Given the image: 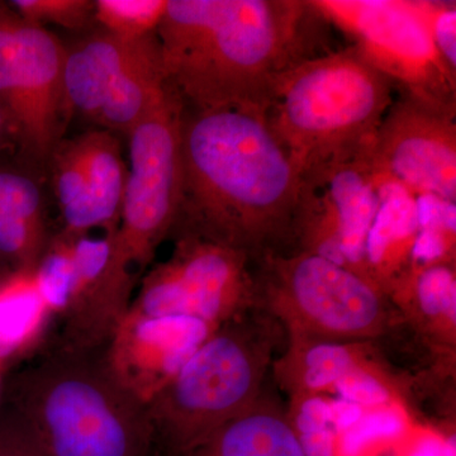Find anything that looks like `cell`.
Segmentation results:
<instances>
[{"mask_svg":"<svg viewBox=\"0 0 456 456\" xmlns=\"http://www.w3.org/2000/svg\"><path fill=\"white\" fill-rule=\"evenodd\" d=\"M387 294L431 346L455 349V261L413 263L393 281Z\"/></svg>","mask_w":456,"mask_h":456,"instance_id":"cell-17","label":"cell"},{"mask_svg":"<svg viewBox=\"0 0 456 456\" xmlns=\"http://www.w3.org/2000/svg\"><path fill=\"white\" fill-rule=\"evenodd\" d=\"M216 330L193 318L149 316L130 307L104 347V362L147 407Z\"/></svg>","mask_w":456,"mask_h":456,"instance_id":"cell-14","label":"cell"},{"mask_svg":"<svg viewBox=\"0 0 456 456\" xmlns=\"http://www.w3.org/2000/svg\"><path fill=\"white\" fill-rule=\"evenodd\" d=\"M284 338L259 308L213 331L147 406L151 454L185 456L248 410L268 384Z\"/></svg>","mask_w":456,"mask_h":456,"instance_id":"cell-5","label":"cell"},{"mask_svg":"<svg viewBox=\"0 0 456 456\" xmlns=\"http://www.w3.org/2000/svg\"><path fill=\"white\" fill-rule=\"evenodd\" d=\"M182 197L171 236L194 235L251 263L292 254L301 173L263 112L184 110Z\"/></svg>","mask_w":456,"mask_h":456,"instance_id":"cell-1","label":"cell"},{"mask_svg":"<svg viewBox=\"0 0 456 456\" xmlns=\"http://www.w3.org/2000/svg\"><path fill=\"white\" fill-rule=\"evenodd\" d=\"M65 46L46 28L0 3V103L29 165L46 167L71 114L64 90Z\"/></svg>","mask_w":456,"mask_h":456,"instance_id":"cell-8","label":"cell"},{"mask_svg":"<svg viewBox=\"0 0 456 456\" xmlns=\"http://www.w3.org/2000/svg\"><path fill=\"white\" fill-rule=\"evenodd\" d=\"M86 143L88 187L77 236L94 228L116 232L121 220L128 167L123 160L121 142L107 130L83 134Z\"/></svg>","mask_w":456,"mask_h":456,"instance_id":"cell-19","label":"cell"},{"mask_svg":"<svg viewBox=\"0 0 456 456\" xmlns=\"http://www.w3.org/2000/svg\"><path fill=\"white\" fill-rule=\"evenodd\" d=\"M117 232V231H116ZM116 232L73 239L74 283L57 346L104 350L134 299L136 272L117 248Z\"/></svg>","mask_w":456,"mask_h":456,"instance_id":"cell-13","label":"cell"},{"mask_svg":"<svg viewBox=\"0 0 456 456\" xmlns=\"http://www.w3.org/2000/svg\"><path fill=\"white\" fill-rule=\"evenodd\" d=\"M393 83L355 46L303 60L278 77L263 116L299 173L373 147Z\"/></svg>","mask_w":456,"mask_h":456,"instance_id":"cell-4","label":"cell"},{"mask_svg":"<svg viewBox=\"0 0 456 456\" xmlns=\"http://www.w3.org/2000/svg\"><path fill=\"white\" fill-rule=\"evenodd\" d=\"M373 156L416 196L456 203V110L402 92L380 123Z\"/></svg>","mask_w":456,"mask_h":456,"instance_id":"cell-12","label":"cell"},{"mask_svg":"<svg viewBox=\"0 0 456 456\" xmlns=\"http://www.w3.org/2000/svg\"><path fill=\"white\" fill-rule=\"evenodd\" d=\"M412 4L441 56L456 70L455 2L412 0Z\"/></svg>","mask_w":456,"mask_h":456,"instance_id":"cell-25","label":"cell"},{"mask_svg":"<svg viewBox=\"0 0 456 456\" xmlns=\"http://www.w3.org/2000/svg\"><path fill=\"white\" fill-rule=\"evenodd\" d=\"M33 279L46 311L61 316L74 283L73 239L70 236L59 232L51 237Z\"/></svg>","mask_w":456,"mask_h":456,"instance_id":"cell-22","label":"cell"},{"mask_svg":"<svg viewBox=\"0 0 456 456\" xmlns=\"http://www.w3.org/2000/svg\"><path fill=\"white\" fill-rule=\"evenodd\" d=\"M185 456H308L289 415L268 384L248 410Z\"/></svg>","mask_w":456,"mask_h":456,"instance_id":"cell-18","label":"cell"},{"mask_svg":"<svg viewBox=\"0 0 456 456\" xmlns=\"http://www.w3.org/2000/svg\"><path fill=\"white\" fill-rule=\"evenodd\" d=\"M174 239L170 256L141 279L131 310L193 318L218 329L257 308L254 264L248 257L202 237Z\"/></svg>","mask_w":456,"mask_h":456,"instance_id":"cell-11","label":"cell"},{"mask_svg":"<svg viewBox=\"0 0 456 456\" xmlns=\"http://www.w3.org/2000/svg\"><path fill=\"white\" fill-rule=\"evenodd\" d=\"M94 20L101 29L140 40L156 35L167 0H95Z\"/></svg>","mask_w":456,"mask_h":456,"instance_id":"cell-23","label":"cell"},{"mask_svg":"<svg viewBox=\"0 0 456 456\" xmlns=\"http://www.w3.org/2000/svg\"><path fill=\"white\" fill-rule=\"evenodd\" d=\"M51 237L35 171L0 167V275L35 274Z\"/></svg>","mask_w":456,"mask_h":456,"instance_id":"cell-16","label":"cell"},{"mask_svg":"<svg viewBox=\"0 0 456 456\" xmlns=\"http://www.w3.org/2000/svg\"><path fill=\"white\" fill-rule=\"evenodd\" d=\"M310 2L393 86L456 110V70L435 46L412 0Z\"/></svg>","mask_w":456,"mask_h":456,"instance_id":"cell-10","label":"cell"},{"mask_svg":"<svg viewBox=\"0 0 456 456\" xmlns=\"http://www.w3.org/2000/svg\"><path fill=\"white\" fill-rule=\"evenodd\" d=\"M310 0H167L156 36L184 110L263 112L279 77L317 56Z\"/></svg>","mask_w":456,"mask_h":456,"instance_id":"cell-2","label":"cell"},{"mask_svg":"<svg viewBox=\"0 0 456 456\" xmlns=\"http://www.w3.org/2000/svg\"><path fill=\"white\" fill-rule=\"evenodd\" d=\"M11 395L47 456H151L147 407L117 382L103 350L56 346L17 374Z\"/></svg>","mask_w":456,"mask_h":456,"instance_id":"cell-3","label":"cell"},{"mask_svg":"<svg viewBox=\"0 0 456 456\" xmlns=\"http://www.w3.org/2000/svg\"><path fill=\"white\" fill-rule=\"evenodd\" d=\"M354 368L351 345L335 342L289 341L275 371L297 395L322 391L338 384Z\"/></svg>","mask_w":456,"mask_h":456,"instance_id":"cell-20","label":"cell"},{"mask_svg":"<svg viewBox=\"0 0 456 456\" xmlns=\"http://www.w3.org/2000/svg\"><path fill=\"white\" fill-rule=\"evenodd\" d=\"M391 178L373 147L302 173L293 253L320 255L373 281L367 244Z\"/></svg>","mask_w":456,"mask_h":456,"instance_id":"cell-7","label":"cell"},{"mask_svg":"<svg viewBox=\"0 0 456 456\" xmlns=\"http://www.w3.org/2000/svg\"><path fill=\"white\" fill-rule=\"evenodd\" d=\"M7 136H12L14 139L13 127H12L7 112L0 103V146L3 145Z\"/></svg>","mask_w":456,"mask_h":456,"instance_id":"cell-27","label":"cell"},{"mask_svg":"<svg viewBox=\"0 0 456 456\" xmlns=\"http://www.w3.org/2000/svg\"><path fill=\"white\" fill-rule=\"evenodd\" d=\"M12 354H13V351L9 350L5 345L0 342V360L7 358V356L12 355Z\"/></svg>","mask_w":456,"mask_h":456,"instance_id":"cell-28","label":"cell"},{"mask_svg":"<svg viewBox=\"0 0 456 456\" xmlns=\"http://www.w3.org/2000/svg\"><path fill=\"white\" fill-rule=\"evenodd\" d=\"M8 4L23 20L42 27L57 25L80 31L95 22L93 0H13Z\"/></svg>","mask_w":456,"mask_h":456,"instance_id":"cell-24","label":"cell"},{"mask_svg":"<svg viewBox=\"0 0 456 456\" xmlns=\"http://www.w3.org/2000/svg\"><path fill=\"white\" fill-rule=\"evenodd\" d=\"M183 116L184 106L170 89L127 136L130 167L116 242L123 259L136 273L151 265L178 220Z\"/></svg>","mask_w":456,"mask_h":456,"instance_id":"cell-9","label":"cell"},{"mask_svg":"<svg viewBox=\"0 0 456 456\" xmlns=\"http://www.w3.org/2000/svg\"><path fill=\"white\" fill-rule=\"evenodd\" d=\"M156 40V35L130 40L99 29L65 47L64 90L71 116L97 125L110 90Z\"/></svg>","mask_w":456,"mask_h":456,"instance_id":"cell-15","label":"cell"},{"mask_svg":"<svg viewBox=\"0 0 456 456\" xmlns=\"http://www.w3.org/2000/svg\"><path fill=\"white\" fill-rule=\"evenodd\" d=\"M0 456H47L35 432L11 404L0 410Z\"/></svg>","mask_w":456,"mask_h":456,"instance_id":"cell-26","label":"cell"},{"mask_svg":"<svg viewBox=\"0 0 456 456\" xmlns=\"http://www.w3.org/2000/svg\"><path fill=\"white\" fill-rule=\"evenodd\" d=\"M254 270L257 308L277 321L288 342L370 341L401 318L379 285L320 255H274Z\"/></svg>","mask_w":456,"mask_h":456,"instance_id":"cell-6","label":"cell"},{"mask_svg":"<svg viewBox=\"0 0 456 456\" xmlns=\"http://www.w3.org/2000/svg\"><path fill=\"white\" fill-rule=\"evenodd\" d=\"M45 311L33 275H0V342L9 350L31 338Z\"/></svg>","mask_w":456,"mask_h":456,"instance_id":"cell-21","label":"cell"}]
</instances>
